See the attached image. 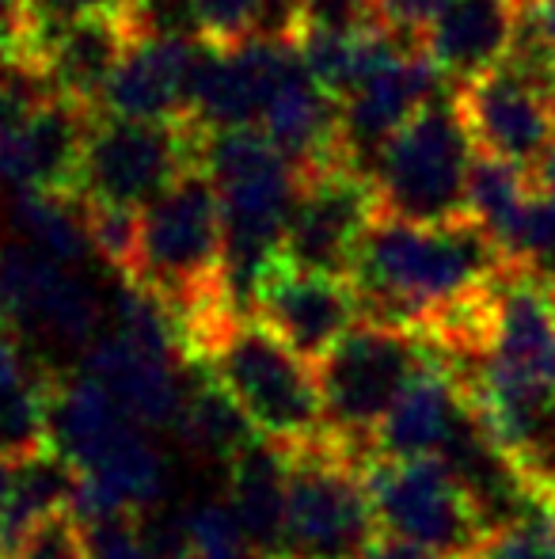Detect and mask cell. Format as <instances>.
Segmentation results:
<instances>
[{
    "mask_svg": "<svg viewBox=\"0 0 555 559\" xmlns=\"http://www.w3.org/2000/svg\"><path fill=\"white\" fill-rule=\"evenodd\" d=\"M96 115L81 104L53 96L27 122L0 138V187L8 194L73 191L84 141Z\"/></svg>",
    "mask_w": 555,
    "mask_h": 559,
    "instance_id": "cell-14",
    "label": "cell"
},
{
    "mask_svg": "<svg viewBox=\"0 0 555 559\" xmlns=\"http://www.w3.org/2000/svg\"><path fill=\"white\" fill-rule=\"evenodd\" d=\"M377 222V191L362 171L335 164L304 179L281 240V263L293 271L350 278L362 243Z\"/></svg>",
    "mask_w": 555,
    "mask_h": 559,
    "instance_id": "cell-8",
    "label": "cell"
},
{
    "mask_svg": "<svg viewBox=\"0 0 555 559\" xmlns=\"http://www.w3.org/2000/svg\"><path fill=\"white\" fill-rule=\"evenodd\" d=\"M260 133L304 179L342 164L339 99L312 81L297 46H289L286 53V66H281L270 104L263 111Z\"/></svg>",
    "mask_w": 555,
    "mask_h": 559,
    "instance_id": "cell-15",
    "label": "cell"
},
{
    "mask_svg": "<svg viewBox=\"0 0 555 559\" xmlns=\"http://www.w3.org/2000/svg\"><path fill=\"white\" fill-rule=\"evenodd\" d=\"M8 559H84V533L73 510L46 514L23 533Z\"/></svg>",
    "mask_w": 555,
    "mask_h": 559,
    "instance_id": "cell-26",
    "label": "cell"
},
{
    "mask_svg": "<svg viewBox=\"0 0 555 559\" xmlns=\"http://www.w3.org/2000/svg\"><path fill=\"white\" fill-rule=\"evenodd\" d=\"M255 320L316 366L339 346L350 328L362 324V309L350 278H327V274L293 271L281 263L263 286Z\"/></svg>",
    "mask_w": 555,
    "mask_h": 559,
    "instance_id": "cell-12",
    "label": "cell"
},
{
    "mask_svg": "<svg viewBox=\"0 0 555 559\" xmlns=\"http://www.w3.org/2000/svg\"><path fill=\"white\" fill-rule=\"evenodd\" d=\"M472 559H555V510L526 525L491 533Z\"/></svg>",
    "mask_w": 555,
    "mask_h": 559,
    "instance_id": "cell-28",
    "label": "cell"
},
{
    "mask_svg": "<svg viewBox=\"0 0 555 559\" xmlns=\"http://www.w3.org/2000/svg\"><path fill=\"white\" fill-rule=\"evenodd\" d=\"M434 346L415 332L381 324H358L339 338L324 361H316L319 400L327 435L350 445L370 464V442L400 392L415 381Z\"/></svg>",
    "mask_w": 555,
    "mask_h": 559,
    "instance_id": "cell-5",
    "label": "cell"
},
{
    "mask_svg": "<svg viewBox=\"0 0 555 559\" xmlns=\"http://www.w3.org/2000/svg\"><path fill=\"white\" fill-rule=\"evenodd\" d=\"M119 20L130 43H206L194 0H122Z\"/></svg>",
    "mask_w": 555,
    "mask_h": 559,
    "instance_id": "cell-25",
    "label": "cell"
},
{
    "mask_svg": "<svg viewBox=\"0 0 555 559\" xmlns=\"http://www.w3.org/2000/svg\"><path fill=\"white\" fill-rule=\"evenodd\" d=\"M365 491L381 537H396L430 559H472L491 537L453 468L437 456L370 461Z\"/></svg>",
    "mask_w": 555,
    "mask_h": 559,
    "instance_id": "cell-6",
    "label": "cell"
},
{
    "mask_svg": "<svg viewBox=\"0 0 555 559\" xmlns=\"http://www.w3.org/2000/svg\"><path fill=\"white\" fill-rule=\"evenodd\" d=\"M377 4V23L388 31H400L422 43V31L442 15L449 0H373Z\"/></svg>",
    "mask_w": 555,
    "mask_h": 559,
    "instance_id": "cell-31",
    "label": "cell"
},
{
    "mask_svg": "<svg viewBox=\"0 0 555 559\" xmlns=\"http://www.w3.org/2000/svg\"><path fill=\"white\" fill-rule=\"evenodd\" d=\"M365 31L377 27L373 0H304V31Z\"/></svg>",
    "mask_w": 555,
    "mask_h": 559,
    "instance_id": "cell-30",
    "label": "cell"
},
{
    "mask_svg": "<svg viewBox=\"0 0 555 559\" xmlns=\"http://www.w3.org/2000/svg\"><path fill=\"white\" fill-rule=\"evenodd\" d=\"M31 366H35V358H31V350L23 346L20 332H15L12 324H0V384L27 373Z\"/></svg>",
    "mask_w": 555,
    "mask_h": 559,
    "instance_id": "cell-33",
    "label": "cell"
},
{
    "mask_svg": "<svg viewBox=\"0 0 555 559\" xmlns=\"http://www.w3.org/2000/svg\"><path fill=\"white\" fill-rule=\"evenodd\" d=\"M358 559H430V556L411 545H403V540H396V537H377Z\"/></svg>",
    "mask_w": 555,
    "mask_h": 559,
    "instance_id": "cell-34",
    "label": "cell"
},
{
    "mask_svg": "<svg viewBox=\"0 0 555 559\" xmlns=\"http://www.w3.org/2000/svg\"><path fill=\"white\" fill-rule=\"evenodd\" d=\"M434 346V343H430ZM475 396L468 373L434 346L415 381L400 392L393 412L370 442V461H422L445 456V449L472 423Z\"/></svg>",
    "mask_w": 555,
    "mask_h": 559,
    "instance_id": "cell-10",
    "label": "cell"
},
{
    "mask_svg": "<svg viewBox=\"0 0 555 559\" xmlns=\"http://www.w3.org/2000/svg\"><path fill=\"white\" fill-rule=\"evenodd\" d=\"M198 148L202 133L191 122H134L96 115L73 191L99 206L141 214L198 164Z\"/></svg>",
    "mask_w": 555,
    "mask_h": 559,
    "instance_id": "cell-7",
    "label": "cell"
},
{
    "mask_svg": "<svg viewBox=\"0 0 555 559\" xmlns=\"http://www.w3.org/2000/svg\"><path fill=\"white\" fill-rule=\"evenodd\" d=\"M506 271L503 251L475 222L408 225L377 217L350 274L362 324L426 335L445 312Z\"/></svg>",
    "mask_w": 555,
    "mask_h": 559,
    "instance_id": "cell-1",
    "label": "cell"
},
{
    "mask_svg": "<svg viewBox=\"0 0 555 559\" xmlns=\"http://www.w3.org/2000/svg\"><path fill=\"white\" fill-rule=\"evenodd\" d=\"M552 107H555V84H552Z\"/></svg>",
    "mask_w": 555,
    "mask_h": 559,
    "instance_id": "cell-38",
    "label": "cell"
},
{
    "mask_svg": "<svg viewBox=\"0 0 555 559\" xmlns=\"http://www.w3.org/2000/svg\"><path fill=\"white\" fill-rule=\"evenodd\" d=\"M186 366H191V358L148 350V346L130 343V338L104 328L96 343L84 350V358L76 361V373L96 381L145 430L176 435L194 377V369Z\"/></svg>",
    "mask_w": 555,
    "mask_h": 559,
    "instance_id": "cell-11",
    "label": "cell"
},
{
    "mask_svg": "<svg viewBox=\"0 0 555 559\" xmlns=\"http://www.w3.org/2000/svg\"><path fill=\"white\" fill-rule=\"evenodd\" d=\"M518 23L521 8L510 0H449L422 31V53L453 88H464L510 58Z\"/></svg>",
    "mask_w": 555,
    "mask_h": 559,
    "instance_id": "cell-18",
    "label": "cell"
},
{
    "mask_svg": "<svg viewBox=\"0 0 555 559\" xmlns=\"http://www.w3.org/2000/svg\"><path fill=\"white\" fill-rule=\"evenodd\" d=\"M126 50L130 35L119 15H84V20L61 23V27L38 31L23 53L43 66L46 81L61 99L88 107L96 115Z\"/></svg>",
    "mask_w": 555,
    "mask_h": 559,
    "instance_id": "cell-17",
    "label": "cell"
},
{
    "mask_svg": "<svg viewBox=\"0 0 555 559\" xmlns=\"http://www.w3.org/2000/svg\"><path fill=\"white\" fill-rule=\"evenodd\" d=\"M533 199L536 187L526 168L491 160V156H475L472 176H468V222L480 225L495 240L498 251H506V243L514 240Z\"/></svg>",
    "mask_w": 555,
    "mask_h": 559,
    "instance_id": "cell-22",
    "label": "cell"
},
{
    "mask_svg": "<svg viewBox=\"0 0 555 559\" xmlns=\"http://www.w3.org/2000/svg\"><path fill=\"white\" fill-rule=\"evenodd\" d=\"M12 240L35 248L38 255L61 266H84L96 259L88 225V202L76 191L53 194H12Z\"/></svg>",
    "mask_w": 555,
    "mask_h": 559,
    "instance_id": "cell-20",
    "label": "cell"
},
{
    "mask_svg": "<svg viewBox=\"0 0 555 559\" xmlns=\"http://www.w3.org/2000/svg\"><path fill=\"white\" fill-rule=\"evenodd\" d=\"M12 484H15V464L0 461V530H4L8 507H12Z\"/></svg>",
    "mask_w": 555,
    "mask_h": 559,
    "instance_id": "cell-36",
    "label": "cell"
},
{
    "mask_svg": "<svg viewBox=\"0 0 555 559\" xmlns=\"http://www.w3.org/2000/svg\"><path fill=\"white\" fill-rule=\"evenodd\" d=\"M229 479V507L252 545L263 556L278 559L281 530H286V502H289V449L275 445L270 438H255L225 464Z\"/></svg>",
    "mask_w": 555,
    "mask_h": 559,
    "instance_id": "cell-19",
    "label": "cell"
},
{
    "mask_svg": "<svg viewBox=\"0 0 555 559\" xmlns=\"http://www.w3.org/2000/svg\"><path fill=\"white\" fill-rule=\"evenodd\" d=\"M191 361H202L252 427L275 445L301 449L327 435L316 366L260 320H225Z\"/></svg>",
    "mask_w": 555,
    "mask_h": 559,
    "instance_id": "cell-2",
    "label": "cell"
},
{
    "mask_svg": "<svg viewBox=\"0 0 555 559\" xmlns=\"http://www.w3.org/2000/svg\"><path fill=\"white\" fill-rule=\"evenodd\" d=\"M202 15L206 43L217 50L244 46L255 38V20H260V0H194Z\"/></svg>",
    "mask_w": 555,
    "mask_h": 559,
    "instance_id": "cell-29",
    "label": "cell"
},
{
    "mask_svg": "<svg viewBox=\"0 0 555 559\" xmlns=\"http://www.w3.org/2000/svg\"><path fill=\"white\" fill-rule=\"evenodd\" d=\"M526 15L536 27V35H541V43L548 46V53L555 58V0H541V4L526 8Z\"/></svg>",
    "mask_w": 555,
    "mask_h": 559,
    "instance_id": "cell-35",
    "label": "cell"
},
{
    "mask_svg": "<svg viewBox=\"0 0 555 559\" xmlns=\"http://www.w3.org/2000/svg\"><path fill=\"white\" fill-rule=\"evenodd\" d=\"M176 438L186 453H194L198 461H217L229 464L248 442L260 438V430L252 427L240 404L202 369V361H194L191 392H186L183 419L176 427Z\"/></svg>",
    "mask_w": 555,
    "mask_h": 559,
    "instance_id": "cell-21",
    "label": "cell"
},
{
    "mask_svg": "<svg viewBox=\"0 0 555 559\" xmlns=\"http://www.w3.org/2000/svg\"><path fill=\"white\" fill-rule=\"evenodd\" d=\"M377 537L362 456L331 435L289 449V502L278 559H358Z\"/></svg>",
    "mask_w": 555,
    "mask_h": 559,
    "instance_id": "cell-4",
    "label": "cell"
},
{
    "mask_svg": "<svg viewBox=\"0 0 555 559\" xmlns=\"http://www.w3.org/2000/svg\"><path fill=\"white\" fill-rule=\"evenodd\" d=\"M457 111L472 133L475 153L491 160L533 171L555 145L552 88L510 61L457 88Z\"/></svg>",
    "mask_w": 555,
    "mask_h": 559,
    "instance_id": "cell-9",
    "label": "cell"
},
{
    "mask_svg": "<svg viewBox=\"0 0 555 559\" xmlns=\"http://www.w3.org/2000/svg\"><path fill=\"white\" fill-rule=\"evenodd\" d=\"M81 533H84V559H153L145 548V537H141L137 514L84 518Z\"/></svg>",
    "mask_w": 555,
    "mask_h": 559,
    "instance_id": "cell-27",
    "label": "cell"
},
{
    "mask_svg": "<svg viewBox=\"0 0 555 559\" xmlns=\"http://www.w3.org/2000/svg\"><path fill=\"white\" fill-rule=\"evenodd\" d=\"M475 145L457 111V88L430 99L388 141L373 171L377 217L408 225H453L468 217Z\"/></svg>",
    "mask_w": 555,
    "mask_h": 559,
    "instance_id": "cell-3",
    "label": "cell"
},
{
    "mask_svg": "<svg viewBox=\"0 0 555 559\" xmlns=\"http://www.w3.org/2000/svg\"><path fill=\"white\" fill-rule=\"evenodd\" d=\"M31 4L27 0H0V69L27 50Z\"/></svg>",
    "mask_w": 555,
    "mask_h": 559,
    "instance_id": "cell-32",
    "label": "cell"
},
{
    "mask_svg": "<svg viewBox=\"0 0 555 559\" xmlns=\"http://www.w3.org/2000/svg\"><path fill=\"white\" fill-rule=\"evenodd\" d=\"M209 43H130L99 111L134 122H191Z\"/></svg>",
    "mask_w": 555,
    "mask_h": 559,
    "instance_id": "cell-13",
    "label": "cell"
},
{
    "mask_svg": "<svg viewBox=\"0 0 555 559\" xmlns=\"http://www.w3.org/2000/svg\"><path fill=\"white\" fill-rule=\"evenodd\" d=\"M289 46L252 38L244 46L217 50L209 46V58L202 66L198 92H194L191 126L198 133L225 130H260L263 111L270 104V92L286 66Z\"/></svg>",
    "mask_w": 555,
    "mask_h": 559,
    "instance_id": "cell-16",
    "label": "cell"
},
{
    "mask_svg": "<svg viewBox=\"0 0 555 559\" xmlns=\"http://www.w3.org/2000/svg\"><path fill=\"white\" fill-rule=\"evenodd\" d=\"M186 540L191 559H270L252 545L229 499H202L186 507Z\"/></svg>",
    "mask_w": 555,
    "mask_h": 559,
    "instance_id": "cell-24",
    "label": "cell"
},
{
    "mask_svg": "<svg viewBox=\"0 0 555 559\" xmlns=\"http://www.w3.org/2000/svg\"><path fill=\"white\" fill-rule=\"evenodd\" d=\"M514 8H521V12H526V8H533V4H541V0H510Z\"/></svg>",
    "mask_w": 555,
    "mask_h": 559,
    "instance_id": "cell-37",
    "label": "cell"
},
{
    "mask_svg": "<svg viewBox=\"0 0 555 559\" xmlns=\"http://www.w3.org/2000/svg\"><path fill=\"white\" fill-rule=\"evenodd\" d=\"M50 369L35 366L0 384V461L20 464L50 449Z\"/></svg>",
    "mask_w": 555,
    "mask_h": 559,
    "instance_id": "cell-23",
    "label": "cell"
}]
</instances>
